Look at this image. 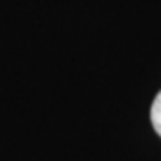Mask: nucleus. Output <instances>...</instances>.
Instances as JSON below:
<instances>
[{"label": "nucleus", "instance_id": "nucleus-1", "mask_svg": "<svg viewBox=\"0 0 161 161\" xmlns=\"http://www.w3.org/2000/svg\"><path fill=\"white\" fill-rule=\"evenodd\" d=\"M150 122H152L154 131L161 136V92L156 95L154 102H152V108H150Z\"/></svg>", "mask_w": 161, "mask_h": 161}]
</instances>
